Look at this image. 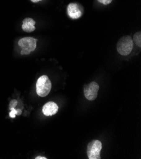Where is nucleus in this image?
Listing matches in <instances>:
<instances>
[{
    "label": "nucleus",
    "mask_w": 141,
    "mask_h": 159,
    "mask_svg": "<svg viewBox=\"0 0 141 159\" xmlns=\"http://www.w3.org/2000/svg\"><path fill=\"white\" fill-rule=\"evenodd\" d=\"M58 111V105L53 102L46 103L42 107V113L46 116H52L55 115Z\"/></svg>",
    "instance_id": "7"
},
{
    "label": "nucleus",
    "mask_w": 141,
    "mask_h": 159,
    "mask_svg": "<svg viewBox=\"0 0 141 159\" xmlns=\"http://www.w3.org/2000/svg\"><path fill=\"white\" fill-rule=\"evenodd\" d=\"M98 1L103 5H109V3H111L113 0H98Z\"/></svg>",
    "instance_id": "11"
},
{
    "label": "nucleus",
    "mask_w": 141,
    "mask_h": 159,
    "mask_svg": "<svg viewBox=\"0 0 141 159\" xmlns=\"http://www.w3.org/2000/svg\"><path fill=\"white\" fill-rule=\"evenodd\" d=\"M99 89V86L96 82H91L90 84L86 85L84 88L85 97L89 101L95 100L97 97Z\"/></svg>",
    "instance_id": "5"
},
{
    "label": "nucleus",
    "mask_w": 141,
    "mask_h": 159,
    "mask_svg": "<svg viewBox=\"0 0 141 159\" xmlns=\"http://www.w3.org/2000/svg\"><path fill=\"white\" fill-rule=\"evenodd\" d=\"M36 22L32 18H26L22 22V29L26 33H32L36 30Z\"/></svg>",
    "instance_id": "8"
},
{
    "label": "nucleus",
    "mask_w": 141,
    "mask_h": 159,
    "mask_svg": "<svg viewBox=\"0 0 141 159\" xmlns=\"http://www.w3.org/2000/svg\"><path fill=\"white\" fill-rule=\"evenodd\" d=\"M103 145L99 140H92L87 145V155L89 159H101Z\"/></svg>",
    "instance_id": "4"
},
{
    "label": "nucleus",
    "mask_w": 141,
    "mask_h": 159,
    "mask_svg": "<svg viewBox=\"0 0 141 159\" xmlns=\"http://www.w3.org/2000/svg\"><path fill=\"white\" fill-rule=\"evenodd\" d=\"M30 1L32 2H33V3H37V2H40V1H42V0H30Z\"/></svg>",
    "instance_id": "14"
},
{
    "label": "nucleus",
    "mask_w": 141,
    "mask_h": 159,
    "mask_svg": "<svg viewBox=\"0 0 141 159\" xmlns=\"http://www.w3.org/2000/svg\"><path fill=\"white\" fill-rule=\"evenodd\" d=\"M17 105V101L15 100H13L10 102V107L11 108H14L15 106Z\"/></svg>",
    "instance_id": "12"
},
{
    "label": "nucleus",
    "mask_w": 141,
    "mask_h": 159,
    "mask_svg": "<svg viewBox=\"0 0 141 159\" xmlns=\"http://www.w3.org/2000/svg\"><path fill=\"white\" fill-rule=\"evenodd\" d=\"M11 112H10L9 115L10 117L11 118H15V116L17 115V110H15L14 108H11Z\"/></svg>",
    "instance_id": "10"
},
{
    "label": "nucleus",
    "mask_w": 141,
    "mask_h": 159,
    "mask_svg": "<svg viewBox=\"0 0 141 159\" xmlns=\"http://www.w3.org/2000/svg\"><path fill=\"white\" fill-rule=\"evenodd\" d=\"M134 41L137 46L139 48L141 47V33L137 32L134 35Z\"/></svg>",
    "instance_id": "9"
},
{
    "label": "nucleus",
    "mask_w": 141,
    "mask_h": 159,
    "mask_svg": "<svg viewBox=\"0 0 141 159\" xmlns=\"http://www.w3.org/2000/svg\"><path fill=\"white\" fill-rule=\"evenodd\" d=\"M35 158L36 159H47L46 157H36Z\"/></svg>",
    "instance_id": "13"
},
{
    "label": "nucleus",
    "mask_w": 141,
    "mask_h": 159,
    "mask_svg": "<svg viewBox=\"0 0 141 159\" xmlns=\"http://www.w3.org/2000/svg\"><path fill=\"white\" fill-rule=\"evenodd\" d=\"M67 14L72 19H78L82 17V11L77 3H71L67 7Z\"/></svg>",
    "instance_id": "6"
},
{
    "label": "nucleus",
    "mask_w": 141,
    "mask_h": 159,
    "mask_svg": "<svg viewBox=\"0 0 141 159\" xmlns=\"http://www.w3.org/2000/svg\"><path fill=\"white\" fill-rule=\"evenodd\" d=\"M37 40L32 37H25L19 41V46L20 47V54L27 55L34 52L37 46Z\"/></svg>",
    "instance_id": "3"
},
{
    "label": "nucleus",
    "mask_w": 141,
    "mask_h": 159,
    "mask_svg": "<svg viewBox=\"0 0 141 159\" xmlns=\"http://www.w3.org/2000/svg\"><path fill=\"white\" fill-rule=\"evenodd\" d=\"M52 83L48 76L44 75L39 77L36 83V93L38 96L46 97L50 93Z\"/></svg>",
    "instance_id": "2"
},
{
    "label": "nucleus",
    "mask_w": 141,
    "mask_h": 159,
    "mask_svg": "<svg viewBox=\"0 0 141 159\" xmlns=\"http://www.w3.org/2000/svg\"><path fill=\"white\" fill-rule=\"evenodd\" d=\"M134 48V41L130 36L121 37L117 44V50L122 56H128Z\"/></svg>",
    "instance_id": "1"
},
{
    "label": "nucleus",
    "mask_w": 141,
    "mask_h": 159,
    "mask_svg": "<svg viewBox=\"0 0 141 159\" xmlns=\"http://www.w3.org/2000/svg\"><path fill=\"white\" fill-rule=\"evenodd\" d=\"M17 115H20V114L22 113V111H21V110L18 109V110H17Z\"/></svg>",
    "instance_id": "15"
}]
</instances>
